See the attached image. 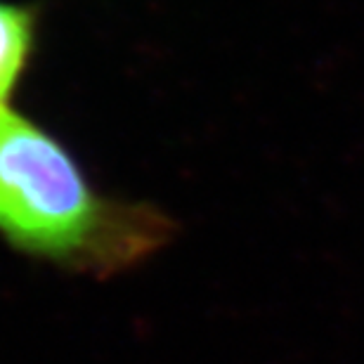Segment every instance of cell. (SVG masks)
Wrapping results in <instances>:
<instances>
[{"label": "cell", "instance_id": "obj_1", "mask_svg": "<svg viewBox=\"0 0 364 364\" xmlns=\"http://www.w3.org/2000/svg\"><path fill=\"white\" fill-rule=\"evenodd\" d=\"M176 225L151 203L102 194L57 137L0 112V239L14 251L90 279H112L173 242Z\"/></svg>", "mask_w": 364, "mask_h": 364}, {"label": "cell", "instance_id": "obj_2", "mask_svg": "<svg viewBox=\"0 0 364 364\" xmlns=\"http://www.w3.org/2000/svg\"><path fill=\"white\" fill-rule=\"evenodd\" d=\"M36 43V14L24 5L0 0V112L10 107L31 60Z\"/></svg>", "mask_w": 364, "mask_h": 364}]
</instances>
